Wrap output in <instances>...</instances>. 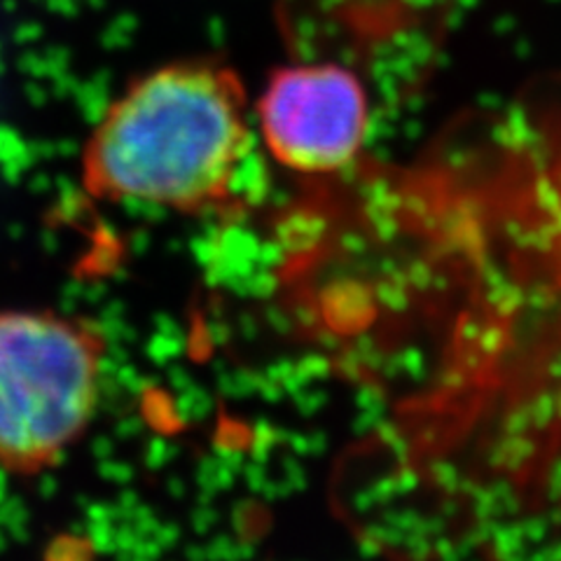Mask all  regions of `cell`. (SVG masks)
I'll list each match as a JSON object with an SVG mask.
<instances>
[{
	"label": "cell",
	"mask_w": 561,
	"mask_h": 561,
	"mask_svg": "<svg viewBox=\"0 0 561 561\" xmlns=\"http://www.w3.org/2000/svg\"><path fill=\"white\" fill-rule=\"evenodd\" d=\"M255 117L274 160L313 175L354 162L370 127L360 80L337 64L276 70L255 103Z\"/></svg>",
	"instance_id": "cell-3"
},
{
	"label": "cell",
	"mask_w": 561,
	"mask_h": 561,
	"mask_svg": "<svg viewBox=\"0 0 561 561\" xmlns=\"http://www.w3.org/2000/svg\"><path fill=\"white\" fill-rule=\"evenodd\" d=\"M103 332L43 309L0 311V466L38 476L78 443L99 402Z\"/></svg>",
	"instance_id": "cell-2"
},
{
	"label": "cell",
	"mask_w": 561,
	"mask_h": 561,
	"mask_svg": "<svg viewBox=\"0 0 561 561\" xmlns=\"http://www.w3.org/2000/svg\"><path fill=\"white\" fill-rule=\"evenodd\" d=\"M253 148L245 90L218 61H171L136 78L103 113L82 150L96 199L206 214L230 202Z\"/></svg>",
	"instance_id": "cell-1"
}]
</instances>
